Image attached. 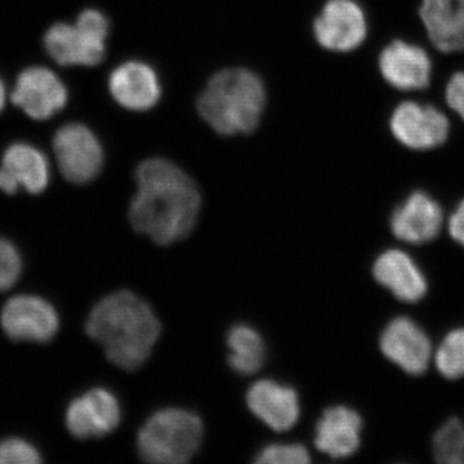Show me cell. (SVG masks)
Listing matches in <instances>:
<instances>
[{
    "label": "cell",
    "instance_id": "22",
    "mask_svg": "<svg viewBox=\"0 0 464 464\" xmlns=\"http://www.w3.org/2000/svg\"><path fill=\"white\" fill-rule=\"evenodd\" d=\"M433 454L445 464H464V423L450 418L433 436Z\"/></svg>",
    "mask_w": 464,
    "mask_h": 464
},
{
    "label": "cell",
    "instance_id": "14",
    "mask_svg": "<svg viewBox=\"0 0 464 464\" xmlns=\"http://www.w3.org/2000/svg\"><path fill=\"white\" fill-rule=\"evenodd\" d=\"M378 63L384 81L400 91L424 90L431 82V58L422 48L411 43H390L381 52Z\"/></svg>",
    "mask_w": 464,
    "mask_h": 464
},
{
    "label": "cell",
    "instance_id": "25",
    "mask_svg": "<svg viewBox=\"0 0 464 464\" xmlns=\"http://www.w3.org/2000/svg\"><path fill=\"white\" fill-rule=\"evenodd\" d=\"M310 460L307 449L302 445H268L256 458L259 464H304Z\"/></svg>",
    "mask_w": 464,
    "mask_h": 464
},
{
    "label": "cell",
    "instance_id": "18",
    "mask_svg": "<svg viewBox=\"0 0 464 464\" xmlns=\"http://www.w3.org/2000/svg\"><path fill=\"white\" fill-rule=\"evenodd\" d=\"M110 93L119 105L133 111H145L157 105L161 90L151 67L142 63H123L109 79Z\"/></svg>",
    "mask_w": 464,
    "mask_h": 464
},
{
    "label": "cell",
    "instance_id": "7",
    "mask_svg": "<svg viewBox=\"0 0 464 464\" xmlns=\"http://www.w3.org/2000/svg\"><path fill=\"white\" fill-rule=\"evenodd\" d=\"M390 128L401 145L413 150L439 148L450 133V123L444 112L413 101L400 103L391 116Z\"/></svg>",
    "mask_w": 464,
    "mask_h": 464
},
{
    "label": "cell",
    "instance_id": "19",
    "mask_svg": "<svg viewBox=\"0 0 464 464\" xmlns=\"http://www.w3.org/2000/svg\"><path fill=\"white\" fill-rule=\"evenodd\" d=\"M362 417L347 406L324 411L316 426L315 445L323 453L340 459L353 456L362 442Z\"/></svg>",
    "mask_w": 464,
    "mask_h": 464
},
{
    "label": "cell",
    "instance_id": "3",
    "mask_svg": "<svg viewBox=\"0 0 464 464\" xmlns=\"http://www.w3.org/2000/svg\"><path fill=\"white\" fill-rule=\"evenodd\" d=\"M265 103V87L257 75L228 69L210 79L198 101V110L217 133L234 136L257 128Z\"/></svg>",
    "mask_w": 464,
    "mask_h": 464
},
{
    "label": "cell",
    "instance_id": "5",
    "mask_svg": "<svg viewBox=\"0 0 464 464\" xmlns=\"http://www.w3.org/2000/svg\"><path fill=\"white\" fill-rule=\"evenodd\" d=\"M109 21L96 9H85L74 25L54 24L44 35L47 53L63 66L99 65L105 56Z\"/></svg>",
    "mask_w": 464,
    "mask_h": 464
},
{
    "label": "cell",
    "instance_id": "12",
    "mask_svg": "<svg viewBox=\"0 0 464 464\" xmlns=\"http://www.w3.org/2000/svg\"><path fill=\"white\" fill-rule=\"evenodd\" d=\"M121 423V406L110 391L93 389L72 400L66 411V426L75 438H102Z\"/></svg>",
    "mask_w": 464,
    "mask_h": 464
},
{
    "label": "cell",
    "instance_id": "11",
    "mask_svg": "<svg viewBox=\"0 0 464 464\" xmlns=\"http://www.w3.org/2000/svg\"><path fill=\"white\" fill-rule=\"evenodd\" d=\"M380 343L383 355L408 374H423L431 362L429 335L408 317L391 320L382 332Z\"/></svg>",
    "mask_w": 464,
    "mask_h": 464
},
{
    "label": "cell",
    "instance_id": "27",
    "mask_svg": "<svg viewBox=\"0 0 464 464\" xmlns=\"http://www.w3.org/2000/svg\"><path fill=\"white\" fill-rule=\"evenodd\" d=\"M445 99L449 108L464 121V72H456L448 82Z\"/></svg>",
    "mask_w": 464,
    "mask_h": 464
},
{
    "label": "cell",
    "instance_id": "24",
    "mask_svg": "<svg viewBox=\"0 0 464 464\" xmlns=\"http://www.w3.org/2000/svg\"><path fill=\"white\" fill-rule=\"evenodd\" d=\"M23 273V261L16 246L0 237V292L11 289Z\"/></svg>",
    "mask_w": 464,
    "mask_h": 464
},
{
    "label": "cell",
    "instance_id": "4",
    "mask_svg": "<svg viewBox=\"0 0 464 464\" xmlns=\"http://www.w3.org/2000/svg\"><path fill=\"white\" fill-rule=\"evenodd\" d=\"M203 436V422L198 415L164 409L152 414L140 430L137 450L145 462L188 463L199 450Z\"/></svg>",
    "mask_w": 464,
    "mask_h": 464
},
{
    "label": "cell",
    "instance_id": "28",
    "mask_svg": "<svg viewBox=\"0 0 464 464\" xmlns=\"http://www.w3.org/2000/svg\"><path fill=\"white\" fill-rule=\"evenodd\" d=\"M449 232L454 240L464 246V200L449 219Z\"/></svg>",
    "mask_w": 464,
    "mask_h": 464
},
{
    "label": "cell",
    "instance_id": "10",
    "mask_svg": "<svg viewBox=\"0 0 464 464\" xmlns=\"http://www.w3.org/2000/svg\"><path fill=\"white\" fill-rule=\"evenodd\" d=\"M12 101L35 121H47L65 108L67 90L47 67L34 66L18 75Z\"/></svg>",
    "mask_w": 464,
    "mask_h": 464
},
{
    "label": "cell",
    "instance_id": "2",
    "mask_svg": "<svg viewBox=\"0 0 464 464\" xmlns=\"http://www.w3.org/2000/svg\"><path fill=\"white\" fill-rule=\"evenodd\" d=\"M85 331L103 347L112 364L124 371H136L151 355L161 325L145 301L132 292L121 290L93 307Z\"/></svg>",
    "mask_w": 464,
    "mask_h": 464
},
{
    "label": "cell",
    "instance_id": "20",
    "mask_svg": "<svg viewBox=\"0 0 464 464\" xmlns=\"http://www.w3.org/2000/svg\"><path fill=\"white\" fill-rule=\"evenodd\" d=\"M420 16L439 51H464V0H422Z\"/></svg>",
    "mask_w": 464,
    "mask_h": 464
},
{
    "label": "cell",
    "instance_id": "23",
    "mask_svg": "<svg viewBox=\"0 0 464 464\" xmlns=\"http://www.w3.org/2000/svg\"><path fill=\"white\" fill-rule=\"evenodd\" d=\"M436 368L448 380L464 377V328L449 332L436 351Z\"/></svg>",
    "mask_w": 464,
    "mask_h": 464
},
{
    "label": "cell",
    "instance_id": "1",
    "mask_svg": "<svg viewBox=\"0 0 464 464\" xmlns=\"http://www.w3.org/2000/svg\"><path fill=\"white\" fill-rule=\"evenodd\" d=\"M137 192L130 207L134 230L160 246L185 239L201 206L197 185L164 159H149L136 170Z\"/></svg>",
    "mask_w": 464,
    "mask_h": 464
},
{
    "label": "cell",
    "instance_id": "15",
    "mask_svg": "<svg viewBox=\"0 0 464 464\" xmlns=\"http://www.w3.org/2000/svg\"><path fill=\"white\" fill-rule=\"evenodd\" d=\"M444 222L441 207L426 192L417 191L396 208L391 230L399 240L411 244L429 243L440 234Z\"/></svg>",
    "mask_w": 464,
    "mask_h": 464
},
{
    "label": "cell",
    "instance_id": "13",
    "mask_svg": "<svg viewBox=\"0 0 464 464\" xmlns=\"http://www.w3.org/2000/svg\"><path fill=\"white\" fill-rule=\"evenodd\" d=\"M50 183V164L38 149L18 142L5 150L0 166V190L16 194L24 188L29 194H41Z\"/></svg>",
    "mask_w": 464,
    "mask_h": 464
},
{
    "label": "cell",
    "instance_id": "9",
    "mask_svg": "<svg viewBox=\"0 0 464 464\" xmlns=\"http://www.w3.org/2000/svg\"><path fill=\"white\" fill-rule=\"evenodd\" d=\"M314 33L317 43L325 50H356L368 33L364 11L353 0H329L316 18Z\"/></svg>",
    "mask_w": 464,
    "mask_h": 464
},
{
    "label": "cell",
    "instance_id": "16",
    "mask_svg": "<svg viewBox=\"0 0 464 464\" xmlns=\"http://www.w3.org/2000/svg\"><path fill=\"white\" fill-rule=\"evenodd\" d=\"M246 402L262 422L277 432L292 429L301 413L297 392L274 381H258L253 384L246 393Z\"/></svg>",
    "mask_w": 464,
    "mask_h": 464
},
{
    "label": "cell",
    "instance_id": "17",
    "mask_svg": "<svg viewBox=\"0 0 464 464\" xmlns=\"http://www.w3.org/2000/svg\"><path fill=\"white\" fill-rule=\"evenodd\" d=\"M375 280L390 290L396 298L415 304L426 295V277L414 259L399 249H389L375 259Z\"/></svg>",
    "mask_w": 464,
    "mask_h": 464
},
{
    "label": "cell",
    "instance_id": "6",
    "mask_svg": "<svg viewBox=\"0 0 464 464\" xmlns=\"http://www.w3.org/2000/svg\"><path fill=\"white\" fill-rule=\"evenodd\" d=\"M53 149L60 172L69 182L84 185L93 181L102 169L101 143L83 124H67L58 130Z\"/></svg>",
    "mask_w": 464,
    "mask_h": 464
},
{
    "label": "cell",
    "instance_id": "29",
    "mask_svg": "<svg viewBox=\"0 0 464 464\" xmlns=\"http://www.w3.org/2000/svg\"><path fill=\"white\" fill-rule=\"evenodd\" d=\"M5 96H7V92H5V83H3L2 79H0V111L5 108Z\"/></svg>",
    "mask_w": 464,
    "mask_h": 464
},
{
    "label": "cell",
    "instance_id": "26",
    "mask_svg": "<svg viewBox=\"0 0 464 464\" xmlns=\"http://www.w3.org/2000/svg\"><path fill=\"white\" fill-rule=\"evenodd\" d=\"M39 451L23 439H7L0 441V464L41 463Z\"/></svg>",
    "mask_w": 464,
    "mask_h": 464
},
{
    "label": "cell",
    "instance_id": "8",
    "mask_svg": "<svg viewBox=\"0 0 464 464\" xmlns=\"http://www.w3.org/2000/svg\"><path fill=\"white\" fill-rule=\"evenodd\" d=\"M0 322L11 340L36 343L53 340L60 328V319L50 302L27 295L9 299Z\"/></svg>",
    "mask_w": 464,
    "mask_h": 464
},
{
    "label": "cell",
    "instance_id": "21",
    "mask_svg": "<svg viewBox=\"0 0 464 464\" xmlns=\"http://www.w3.org/2000/svg\"><path fill=\"white\" fill-rule=\"evenodd\" d=\"M227 344L231 353L228 362L243 375L257 373L265 362V343L261 335L248 325H237L228 332Z\"/></svg>",
    "mask_w": 464,
    "mask_h": 464
}]
</instances>
